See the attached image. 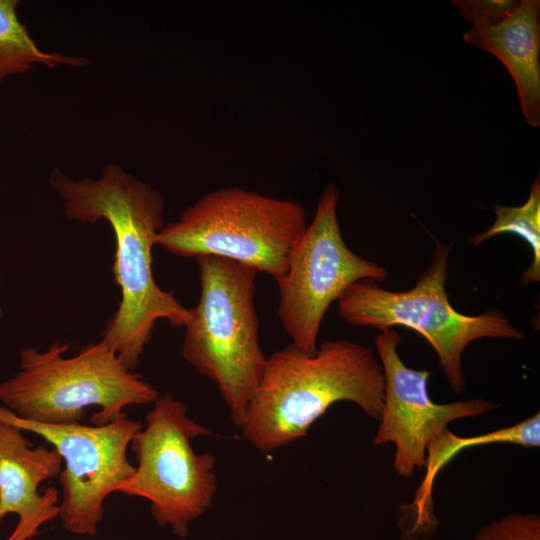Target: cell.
<instances>
[{
  "label": "cell",
  "mask_w": 540,
  "mask_h": 540,
  "mask_svg": "<svg viewBox=\"0 0 540 540\" xmlns=\"http://www.w3.org/2000/svg\"><path fill=\"white\" fill-rule=\"evenodd\" d=\"M49 185L61 198L69 221L105 220L115 237L113 272L121 290L119 305L106 322L102 339L134 371L158 320L185 327L190 318L172 292L156 283L152 249L166 224L165 200L150 183L112 163L97 178H71L59 168L51 171Z\"/></svg>",
  "instance_id": "obj_1"
},
{
  "label": "cell",
  "mask_w": 540,
  "mask_h": 540,
  "mask_svg": "<svg viewBox=\"0 0 540 540\" xmlns=\"http://www.w3.org/2000/svg\"><path fill=\"white\" fill-rule=\"evenodd\" d=\"M383 398V369L371 348L327 340L311 355L290 343L267 358L241 430L256 449L269 452L306 436L339 401L379 421Z\"/></svg>",
  "instance_id": "obj_2"
},
{
  "label": "cell",
  "mask_w": 540,
  "mask_h": 540,
  "mask_svg": "<svg viewBox=\"0 0 540 540\" xmlns=\"http://www.w3.org/2000/svg\"><path fill=\"white\" fill-rule=\"evenodd\" d=\"M69 344L56 341L46 350L25 347L19 370L0 383V401L19 418L42 424L80 423L92 406V425L126 419L130 405L154 403L158 390L127 369L103 339L66 357Z\"/></svg>",
  "instance_id": "obj_3"
},
{
  "label": "cell",
  "mask_w": 540,
  "mask_h": 540,
  "mask_svg": "<svg viewBox=\"0 0 540 540\" xmlns=\"http://www.w3.org/2000/svg\"><path fill=\"white\" fill-rule=\"evenodd\" d=\"M195 260L200 297L189 308L182 356L216 383L232 423L241 428L268 358L259 344L258 271L223 257L203 255Z\"/></svg>",
  "instance_id": "obj_4"
},
{
  "label": "cell",
  "mask_w": 540,
  "mask_h": 540,
  "mask_svg": "<svg viewBox=\"0 0 540 540\" xmlns=\"http://www.w3.org/2000/svg\"><path fill=\"white\" fill-rule=\"evenodd\" d=\"M303 207L239 187L213 190L167 222L156 245L172 255H210L251 266L278 280L307 225Z\"/></svg>",
  "instance_id": "obj_5"
},
{
  "label": "cell",
  "mask_w": 540,
  "mask_h": 540,
  "mask_svg": "<svg viewBox=\"0 0 540 540\" xmlns=\"http://www.w3.org/2000/svg\"><path fill=\"white\" fill-rule=\"evenodd\" d=\"M451 245L437 242L429 266L407 291H390L373 281L351 285L338 300L339 315L354 326L380 331L411 328L432 346L454 393L465 389L462 354L481 338L521 339L523 333L497 309L469 316L459 313L446 291Z\"/></svg>",
  "instance_id": "obj_6"
},
{
  "label": "cell",
  "mask_w": 540,
  "mask_h": 540,
  "mask_svg": "<svg viewBox=\"0 0 540 540\" xmlns=\"http://www.w3.org/2000/svg\"><path fill=\"white\" fill-rule=\"evenodd\" d=\"M211 434L188 416L183 402L169 392L159 395L130 443L135 471L116 492L148 500L158 525L186 537L190 523L212 506L217 490L215 457L196 453L191 444Z\"/></svg>",
  "instance_id": "obj_7"
},
{
  "label": "cell",
  "mask_w": 540,
  "mask_h": 540,
  "mask_svg": "<svg viewBox=\"0 0 540 540\" xmlns=\"http://www.w3.org/2000/svg\"><path fill=\"white\" fill-rule=\"evenodd\" d=\"M338 190H323L314 218L306 227L278 279V318L298 349L315 354L323 318L334 301L360 281L383 282L387 270L348 248L337 219Z\"/></svg>",
  "instance_id": "obj_8"
},
{
  "label": "cell",
  "mask_w": 540,
  "mask_h": 540,
  "mask_svg": "<svg viewBox=\"0 0 540 540\" xmlns=\"http://www.w3.org/2000/svg\"><path fill=\"white\" fill-rule=\"evenodd\" d=\"M0 421L38 434L54 446L65 464L58 476L62 487L58 517L66 531L94 536L105 499L135 471L127 449L142 423L126 418L101 426L42 424L21 419L2 404Z\"/></svg>",
  "instance_id": "obj_9"
},
{
  "label": "cell",
  "mask_w": 540,
  "mask_h": 540,
  "mask_svg": "<svg viewBox=\"0 0 540 540\" xmlns=\"http://www.w3.org/2000/svg\"><path fill=\"white\" fill-rule=\"evenodd\" d=\"M400 340V334L392 328L381 330L375 338L384 375V398L373 442L393 443V467L400 476L410 478L425 466L429 443L450 422L482 415L496 405L483 398L435 403L428 394L429 371L404 364L397 351Z\"/></svg>",
  "instance_id": "obj_10"
},
{
  "label": "cell",
  "mask_w": 540,
  "mask_h": 540,
  "mask_svg": "<svg viewBox=\"0 0 540 540\" xmlns=\"http://www.w3.org/2000/svg\"><path fill=\"white\" fill-rule=\"evenodd\" d=\"M23 430L0 421V519L13 513L18 523L6 540H30L39 528L58 517L59 494L40 483L59 476L62 457L55 449L34 447Z\"/></svg>",
  "instance_id": "obj_11"
},
{
  "label": "cell",
  "mask_w": 540,
  "mask_h": 540,
  "mask_svg": "<svg viewBox=\"0 0 540 540\" xmlns=\"http://www.w3.org/2000/svg\"><path fill=\"white\" fill-rule=\"evenodd\" d=\"M471 45L495 55L513 77L526 122L540 125V2L521 0L500 22L472 27Z\"/></svg>",
  "instance_id": "obj_12"
},
{
  "label": "cell",
  "mask_w": 540,
  "mask_h": 540,
  "mask_svg": "<svg viewBox=\"0 0 540 540\" xmlns=\"http://www.w3.org/2000/svg\"><path fill=\"white\" fill-rule=\"evenodd\" d=\"M495 443H509L525 448L540 446V413L516 424L472 437H461L445 428L426 451L425 476L411 504L402 505L400 531L403 540L429 539L438 520L433 511V485L439 471L462 450Z\"/></svg>",
  "instance_id": "obj_13"
},
{
  "label": "cell",
  "mask_w": 540,
  "mask_h": 540,
  "mask_svg": "<svg viewBox=\"0 0 540 540\" xmlns=\"http://www.w3.org/2000/svg\"><path fill=\"white\" fill-rule=\"evenodd\" d=\"M18 0H0V84L36 65L83 67L88 59L42 50L17 15Z\"/></svg>",
  "instance_id": "obj_14"
},
{
  "label": "cell",
  "mask_w": 540,
  "mask_h": 540,
  "mask_svg": "<svg viewBox=\"0 0 540 540\" xmlns=\"http://www.w3.org/2000/svg\"><path fill=\"white\" fill-rule=\"evenodd\" d=\"M493 225L481 234L474 235L469 242L477 247L486 240L502 233H513L531 247L533 259L523 272L520 284L528 285L540 280V180L539 175L530 187L529 197L521 206L496 205Z\"/></svg>",
  "instance_id": "obj_15"
},
{
  "label": "cell",
  "mask_w": 540,
  "mask_h": 540,
  "mask_svg": "<svg viewBox=\"0 0 540 540\" xmlns=\"http://www.w3.org/2000/svg\"><path fill=\"white\" fill-rule=\"evenodd\" d=\"M474 540H540V518L529 513H512L482 526Z\"/></svg>",
  "instance_id": "obj_16"
},
{
  "label": "cell",
  "mask_w": 540,
  "mask_h": 540,
  "mask_svg": "<svg viewBox=\"0 0 540 540\" xmlns=\"http://www.w3.org/2000/svg\"><path fill=\"white\" fill-rule=\"evenodd\" d=\"M472 27L488 26L500 22L518 4L513 0H457L452 1Z\"/></svg>",
  "instance_id": "obj_17"
},
{
  "label": "cell",
  "mask_w": 540,
  "mask_h": 540,
  "mask_svg": "<svg viewBox=\"0 0 540 540\" xmlns=\"http://www.w3.org/2000/svg\"><path fill=\"white\" fill-rule=\"evenodd\" d=\"M0 284H1V276H0ZM3 318V310H2V307H1V304H0V322Z\"/></svg>",
  "instance_id": "obj_18"
}]
</instances>
